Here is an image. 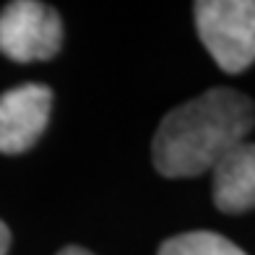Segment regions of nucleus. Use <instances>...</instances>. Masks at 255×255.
<instances>
[{"mask_svg": "<svg viewBox=\"0 0 255 255\" xmlns=\"http://www.w3.org/2000/svg\"><path fill=\"white\" fill-rule=\"evenodd\" d=\"M255 104L235 89H211L180 104L159 123L151 154L164 177H198L211 172L229 148L248 141Z\"/></svg>", "mask_w": 255, "mask_h": 255, "instance_id": "1", "label": "nucleus"}, {"mask_svg": "<svg viewBox=\"0 0 255 255\" xmlns=\"http://www.w3.org/2000/svg\"><path fill=\"white\" fill-rule=\"evenodd\" d=\"M195 29L222 71L242 73L255 63V0H201Z\"/></svg>", "mask_w": 255, "mask_h": 255, "instance_id": "2", "label": "nucleus"}, {"mask_svg": "<svg viewBox=\"0 0 255 255\" xmlns=\"http://www.w3.org/2000/svg\"><path fill=\"white\" fill-rule=\"evenodd\" d=\"M63 44L57 10L37 0H16L0 10V52L16 63L50 60Z\"/></svg>", "mask_w": 255, "mask_h": 255, "instance_id": "3", "label": "nucleus"}, {"mask_svg": "<svg viewBox=\"0 0 255 255\" xmlns=\"http://www.w3.org/2000/svg\"><path fill=\"white\" fill-rule=\"evenodd\" d=\"M52 110V91L24 84L0 94V154H24L39 141Z\"/></svg>", "mask_w": 255, "mask_h": 255, "instance_id": "4", "label": "nucleus"}, {"mask_svg": "<svg viewBox=\"0 0 255 255\" xmlns=\"http://www.w3.org/2000/svg\"><path fill=\"white\" fill-rule=\"evenodd\" d=\"M214 203L227 214L255 208V143L242 141L214 164Z\"/></svg>", "mask_w": 255, "mask_h": 255, "instance_id": "5", "label": "nucleus"}, {"mask_svg": "<svg viewBox=\"0 0 255 255\" xmlns=\"http://www.w3.org/2000/svg\"><path fill=\"white\" fill-rule=\"evenodd\" d=\"M159 255H248L232 240L216 232H188L167 240L159 248Z\"/></svg>", "mask_w": 255, "mask_h": 255, "instance_id": "6", "label": "nucleus"}, {"mask_svg": "<svg viewBox=\"0 0 255 255\" xmlns=\"http://www.w3.org/2000/svg\"><path fill=\"white\" fill-rule=\"evenodd\" d=\"M8 248H10V229L0 222V255H5Z\"/></svg>", "mask_w": 255, "mask_h": 255, "instance_id": "7", "label": "nucleus"}, {"mask_svg": "<svg viewBox=\"0 0 255 255\" xmlns=\"http://www.w3.org/2000/svg\"><path fill=\"white\" fill-rule=\"evenodd\" d=\"M57 255H94V253H89L84 248H78V245H71V248H63Z\"/></svg>", "mask_w": 255, "mask_h": 255, "instance_id": "8", "label": "nucleus"}]
</instances>
